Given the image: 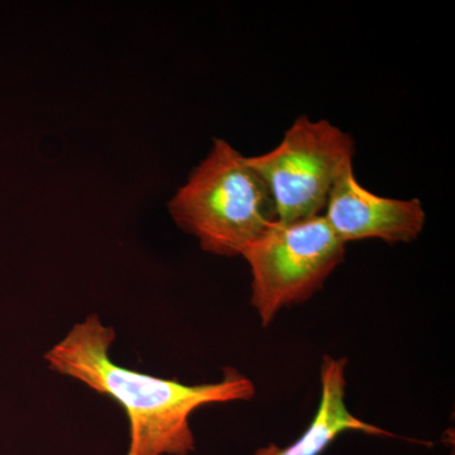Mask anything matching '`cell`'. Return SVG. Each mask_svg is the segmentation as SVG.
<instances>
[{
    "label": "cell",
    "mask_w": 455,
    "mask_h": 455,
    "mask_svg": "<svg viewBox=\"0 0 455 455\" xmlns=\"http://www.w3.org/2000/svg\"><path fill=\"white\" fill-rule=\"evenodd\" d=\"M116 338L113 326L90 314L44 358L53 372L123 407L130 421L127 455H190L196 449L190 418L197 409L250 401L256 395L254 383L235 368L224 370L220 381L187 385L119 366L110 357Z\"/></svg>",
    "instance_id": "6da1fadb"
},
{
    "label": "cell",
    "mask_w": 455,
    "mask_h": 455,
    "mask_svg": "<svg viewBox=\"0 0 455 455\" xmlns=\"http://www.w3.org/2000/svg\"><path fill=\"white\" fill-rule=\"evenodd\" d=\"M169 211L205 252L223 257H242L276 221L265 182L247 157L224 140H214L211 154L171 199Z\"/></svg>",
    "instance_id": "7a4b0ae2"
},
{
    "label": "cell",
    "mask_w": 455,
    "mask_h": 455,
    "mask_svg": "<svg viewBox=\"0 0 455 455\" xmlns=\"http://www.w3.org/2000/svg\"><path fill=\"white\" fill-rule=\"evenodd\" d=\"M344 254L346 243L324 215L293 223L274 221L242 254L252 275L251 305L262 325L271 324L284 307L313 298Z\"/></svg>",
    "instance_id": "3957f363"
},
{
    "label": "cell",
    "mask_w": 455,
    "mask_h": 455,
    "mask_svg": "<svg viewBox=\"0 0 455 455\" xmlns=\"http://www.w3.org/2000/svg\"><path fill=\"white\" fill-rule=\"evenodd\" d=\"M353 155L348 133L331 122L300 116L280 145L247 161L268 188L276 220L293 223L323 215L335 179Z\"/></svg>",
    "instance_id": "277c9868"
},
{
    "label": "cell",
    "mask_w": 455,
    "mask_h": 455,
    "mask_svg": "<svg viewBox=\"0 0 455 455\" xmlns=\"http://www.w3.org/2000/svg\"><path fill=\"white\" fill-rule=\"evenodd\" d=\"M324 218L343 243L381 239L410 243L423 232L427 214L419 199L376 196L359 184L353 161L341 167L329 193Z\"/></svg>",
    "instance_id": "5b68a950"
},
{
    "label": "cell",
    "mask_w": 455,
    "mask_h": 455,
    "mask_svg": "<svg viewBox=\"0 0 455 455\" xmlns=\"http://www.w3.org/2000/svg\"><path fill=\"white\" fill-rule=\"evenodd\" d=\"M346 358L325 355L320 366V401L313 420L300 438L287 447L275 443L259 448L254 455H322L341 434L359 431L368 435L391 436V433L361 420L346 403Z\"/></svg>",
    "instance_id": "8992f818"
}]
</instances>
